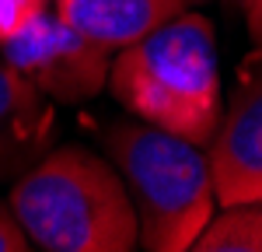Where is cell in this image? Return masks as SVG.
<instances>
[{"label":"cell","instance_id":"cell-1","mask_svg":"<svg viewBox=\"0 0 262 252\" xmlns=\"http://www.w3.org/2000/svg\"><path fill=\"white\" fill-rule=\"evenodd\" d=\"M105 88L137 119L203 147L221 123L213 21L185 7L143 39L116 49Z\"/></svg>","mask_w":262,"mask_h":252},{"label":"cell","instance_id":"cell-6","mask_svg":"<svg viewBox=\"0 0 262 252\" xmlns=\"http://www.w3.org/2000/svg\"><path fill=\"white\" fill-rule=\"evenodd\" d=\"M56 144V109L11 63H0V182L18 179Z\"/></svg>","mask_w":262,"mask_h":252},{"label":"cell","instance_id":"cell-10","mask_svg":"<svg viewBox=\"0 0 262 252\" xmlns=\"http://www.w3.org/2000/svg\"><path fill=\"white\" fill-rule=\"evenodd\" d=\"M28 249H32V242L21 228V221L14 217L11 203L0 200V252H28Z\"/></svg>","mask_w":262,"mask_h":252},{"label":"cell","instance_id":"cell-12","mask_svg":"<svg viewBox=\"0 0 262 252\" xmlns=\"http://www.w3.org/2000/svg\"><path fill=\"white\" fill-rule=\"evenodd\" d=\"M189 4H203V0H189Z\"/></svg>","mask_w":262,"mask_h":252},{"label":"cell","instance_id":"cell-11","mask_svg":"<svg viewBox=\"0 0 262 252\" xmlns=\"http://www.w3.org/2000/svg\"><path fill=\"white\" fill-rule=\"evenodd\" d=\"M242 11L245 21H248V35L262 49V0H242Z\"/></svg>","mask_w":262,"mask_h":252},{"label":"cell","instance_id":"cell-4","mask_svg":"<svg viewBox=\"0 0 262 252\" xmlns=\"http://www.w3.org/2000/svg\"><path fill=\"white\" fill-rule=\"evenodd\" d=\"M4 46L11 63L28 84H35L53 105H81L108 84L112 49L88 39L56 11H39Z\"/></svg>","mask_w":262,"mask_h":252},{"label":"cell","instance_id":"cell-13","mask_svg":"<svg viewBox=\"0 0 262 252\" xmlns=\"http://www.w3.org/2000/svg\"><path fill=\"white\" fill-rule=\"evenodd\" d=\"M231 4H242V0H231Z\"/></svg>","mask_w":262,"mask_h":252},{"label":"cell","instance_id":"cell-2","mask_svg":"<svg viewBox=\"0 0 262 252\" xmlns=\"http://www.w3.org/2000/svg\"><path fill=\"white\" fill-rule=\"evenodd\" d=\"M7 203L32 249L129 252L137 249V210L108 158L81 144H53L25 168Z\"/></svg>","mask_w":262,"mask_h":252},{"label":"cell","instance_id":"cell-5","mask_svg":"<svg viewBox=\"0 0 262 252\" xmlns=\"http://www.w3.org/2000/svg\"><path fill=\"white\" fill-rule=\"evenodd\" d=\"M206 161L221 207L262 200V60L242 74L227 109H221Z\"/></svg>","mask_w":262,"mask_h":252},{"label":"cell","instance_id":"cell-8","mask_svg":"<svg viewBox=\"0 0 262 252\" xmlns=\"http://www.w3.org/2000/svg\"><path fill=\"white\" fill-rule=\"evenodd\" d=\"M196 252H262V200L213 210L192 242Z\"/></svg>","mask_w":262,"mask_h":252},{"label":"cell","instance_id":"cell-9","mask_svg":"<svg viewBox=\"0 0 262 252\" xmlns=\"http://www.w3.org/2000/svg\"><path fill=\"white\" fill-rule=\"evenodd\" d=\"M39 11H46V0H0V42L18 35Z\"/></svg>","mask_w":262,"mask_h":252},{"label":"cell","instance_id":"cell-3","mask_svg":"<svg viewBox=\"0 0 262 252\" xmlns=\"http://www.w3.org/2000/svg\"><path fill=\"white\" fill-rule=\"evenodd\" d=\"M101 144L137 210V245L147 252H189L217 210L206 151L143 119L108 123Z\"/></svg>","mask_w":262,"mask_h":252},{"label":"cell","instance_id":"cell-7","mask_svg":"<svg viewBox=\"0 0 262 252\" xmlns=\"http://www.w3.org/2000/svg\"><path fill=\"white\" fill-rule=\"evenodd\" d=\"M189 7V0H56V14L112 53L143 39Z\"/></svg>","mask_w":262,"mask_h":252}]
</instances>
